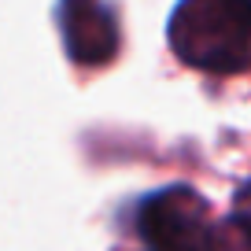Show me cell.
Masks as SVG:
<instances>
[{
  "label": "cell",
  "instance_id": "obj_1",
  "mask_svg": "<svg viewBox=\"0 0 251 251\" xmlns=\"http://www.w3.org/2000/svg\"><path fill=\"white\" fill-rule=\"evenodd\" d=\"M166 37L196 71L240 74L251 67V0H177Z\"/></svg>",
  "mask_w": 251,
  "mask_h": 251
},
{
  "label": "cell",
  "instance_id": "obj_2",
  "mask_svg": "<svg viewBox=\"0 0 251 251\" xmlns=\"http://www.w3.org/2000/svg\"><path fill=\"white\" fill-rule=\"evenodd\" d=\"M211 207L188 185L155 188L137 203V236L144 251H203Z\"/></svg>",
  "mask_w": 251,
  "mask_h": 251
},
{
  "label": "cell",
  "instance_id": "obj_3",
  "mask_svg": "<svg viewBox=\"0 0 251 251\" xmlns=\"http://www.w3.org/2000/svg\"><path fill=\"white\" fill-rule=\"evenodd\" d=\"M63 48L78 67H103L118 52V23L103 0H59L55 8Z\"/></svg>",
  "mask_w": 251,
  "mask_h": 251
},
{
  "label": "cell",
  "instance_id": "obj_4",
  "mask_svg": "<svg viewBox=\"0 0 251 251\" xmlns=\"http://www.w3.org/2000/svg\"><path fill=\"white\" fill-rule=\"evenodd\" d=\"M203 251H251V229L236 214H229L222 222H211Z\"/></svg>",
  "mask_w": 251,
  "mask_h": 251
},
{
  "label": "cell",
  "instance_id": "obj_5",
  "mask_svg": "<svg viewBox=\"0 0 251 251\" xmlns=\"http://www.w3.org/2000/svg\"><path fill=\"white\" fill-rule=\"evenodd\" d=\"M233 214H236V218H240L244 226L251 229V185L240 192V200H236V211H233Z\"/></svg>",
  "mask_w": 251,
  "mask_h": 251
}]
</instances>
